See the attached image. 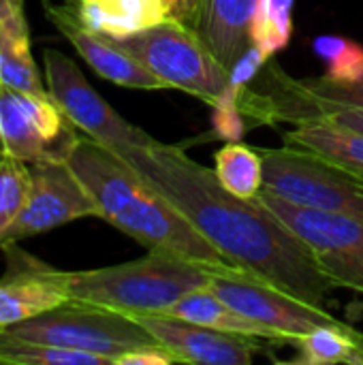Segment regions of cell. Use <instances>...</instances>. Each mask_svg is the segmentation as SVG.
I'll return each instance as SVG.
<instances>
[{
  "label": "cell",
  "mask_w": 363,
  "mask_h": 365,
  "mask_svg": "<svg viewBox=\"0 0 363 365\" xmlns=\"http://www.w3.org/2000/svg\"><path fill=\"white\" fill-rule=\"evenodd\" d=\"M30 192L17 218L0 233V248L17 244L19 240L34 237L68 225L79 218L98 216V210L73 173L66 160L30 163Z\"/></svg>",
  "instance_id": "7c38bea8"
},
{
  "label": "cell",
  "mask_w": 363,
  "mask_h": 365,
  "mask_svg": "<svg viewBox=\"0 0 363 365\" xmlns=\"http://www.w3.org/2000/svg\"><path fill=\"white\" fill-rule=\"evenodd\" d=\"M0 137L4 152L24 163L66 160L79 130L51 98L0 86Z\"/></svg>",
  "instance_id": "9c48e42d"
},
{
  "label": "cell",
  "mask_w": 363,
  "mask_h": 365,
  "mask_svg": "<svg viewBox=\"0 0 363 365\" xmlns=\"http://www.w3.org/2000/svg\"><path fill=\"white\" fill-rule=\"evenodd\" d=\"M295 0H257L250 21V43L267 58L282 51L293 32Z\"/></svg>",
  "instance_id": "cb8c5ba5"
},
{
  "label": "cell",
  "mask_w": 363,
  "mask_h": 365,
  "mask_svg": "<svg viewBox=\"0 0 363 365\" xmlns=\"http://www.w3.org/2000/svg\"><path fill=\"white\" fill-rule=\"evenodd\" d=\"M4 329L24 340L103 355L113 365L124 353L160 344L135 317L75 299Z\"/></svg>",
  "instance_id": "5b68a950"
},
{
  "label": "cell",
  "mask_w": 363,
  "mask_h": 365,
  "mask_svg": "<svg viewBox=\"0 0 363 365\" xmlns=\"http://www.w3.org/2000/svg\"><path fill=\"white\" fill-rule=\"evenodd\" d=\"M165 314L178 317V319H184V321H190V323H199V325H205V327H212V329H218V331H227V334L278 340V336L272 329H267L261 323H257V321L248 319L246 314L237 312L233 306L223 302L210 289L195 291V293L186 295L175 306H171Z\"/></svg>",
  "instance_id": "ac0fdd59"
},
{
  "label": "cell",
  "mask_w": 363,
  "mask_h": 365,
  "mask_svg": "<svg viewBox=\"0 0 363 365\" xmlns=\"http://www.w3.org/2000/svg\"><path fill=\"white\" fill-rule=\"evenodd\" d=\"M43 9L49 21L58 28V32L68 38V43L88 62V66L103 79L135 90H167V86L152 71H148L135 56L122 49L113 38L79 26L62 11L60 4L43 0Z\"/></svg>",
  "instance_id": "9a60e30c"
},
{
  "label": "cell",
  "mask_w": 363,
  "mask_h": 365,
  "mask_svg": "<svg viewBox=\"0 0 363 365\" xmlns=\"http://www.w3.org/2000/svg\"><path fill=\"white\" fill-rule=\"evenodd\" d=\"M257 0H201L190 26L216 60L231 71L250 43V21Z\"/></svg>",
  "instance_id": "e0dca14e"
},
{
  "label": "cell",
  "mask_w": 363,
  "mask_h": 365,
  "mask_svg": "<svg viewBox=\"0 0 363 365\" xmlns=\"http://www.w3.org/2000/svg\"><path fill=\"white\" fill-rule=\"evenodd\" d=\"M315 122L363 133V107H334V109H325V111H319V113L310 115L302 124H315Z\"/></svg>",
  "instance_id": "f1b7e54d"
},
{
  "label": "cell",
  "mask_w": 363,
  "mask_h": 365,
  "mask_svg": "<svg viewBox=\"0 0 363 365\" xmlns=\"http://www.w3.org/2000/svg\"><path fill=\"white\" fill-rule=\"evenodd\" d=\"M137 321L167 349L180 364L250 365L259 346L248 336L218 331L169 314L137 317Z\"/></svg>",
  "instance_id": "5bb4252c"
},
{
  "label": "cell",
  "mask_w": 363,
  "mask_h": 365,
  "mask_svg": "<svg viewBox=\"0 0 363 365\" xmlns=\"http://www.w3.org/2000/svg\"><path fill=\"white\" fill-rule=\"evenodd\" d=\"M0 86H2V83H0Z\"/></svg>",
  "instance_id": "836d02e7"
},
{
  "label": "cell",
  "mask_w": 363,
  "mask_h": 365,
  "mask_svg": "<svg viewBox=\"0 0 363 365\" xmlns=\"http://www.w3.org/2000/svg\"><path fill=\"white\" fill-rule=\"evenodd\" d=\"M282 139L285 145L312 152L363 175V133L315 122L297 124L293 130L282 133Z\"/></svg>",
  "instance_id": "d6986e66"
},
{
  "label": "cell",
  "mask_w": 363,
  "mask_h": 365,
  "mask_svg": "<svg viewBox=\"0 0 363 365\" xmlns=\"http://www.w3.org/2000/svg\"><path fill=\"white\" fill-rule=\"evenodd\" d=\"M45 81L51 98L60 105L66 118L79 133L105 145L107 150L122 154L133 148L154 143L139 126L124 120L83 77L79 66L58 49L43 51Z\"/></svg>",
  "instance_id": "ba28073f"
},
{
  "label": "cell",
  "mask_w": 363,
  "mask_h": 365,
  "mask_svg": "<svg viewBox=\"0 0 363 365\" xmlns=\"http://www.w3.org/2000/svg\"><path fill=\"white\" fill-rule=\"evenodd\" d=\"M178 2H180V6H178L175 17H180V19L190 24V19H193V15H195V11H197L201 0H178Z\"/></svg>",
  "instance_id": "4dcf8cb0"
},
{
  "label": "cell",
  "mask_w": 363,
  "mask_h": 365,
  "mask_svg": "<svg viewBox=\"0 0 363 365\" xmlns=\"http://www.w3.org/2000/svg\"><path fill=\"white\" fill-rule=\"evenodd\" d=\"M0 364L13 365H113L109 357L32 342L0 329Z\"/></svg>",
  "instance_id": "7402d4cb"
},
{
  "label": "cell",
  "mask_w": 363,
  "mask_h": 365,
  "mask_svg": "<svg viewBox=\"0 0 363 365\" xmlns=\"http://www.w3.org/2000/svg\"><path fill=\"white\" fill-rule=\"evenodd\" d=\"M210 291L237 312L272 329L278 340L295 342L321 325H342L329 310L261 282L237 267L214 269Z\"/></svg>",
  "instance_id": "30bf717a"
},
{
  "label": "cell",
  "mask_w": 363,
  "mask_h": 365,
  "mask_svg": "<svg viewBox=\"0 0 363 365\" xmlns=\"http://www.w3.org/2000/svg\"><path fill=\"white\" fill-rule=\"evenodd\" d=\"M6 272L0 278V329L49 312L71 299L68 272L56 269L15 244L2 246Z\"/></svg>",
  "instance_id": "4fadbf2b"
},
{
  "label": "cell",
  "mask_w": 363,
  "mask_h": 365,
  "mask_svg": "<svg viewBox=\"0 0 363 365\" xmlns=\"http://www.w3.org/2000/svg\"><path fill=\"white\" fill-rule=\"evenodd\" d=\"M257 197L302 240L334 287L363 293V222L295 205L270 190Z\"/></svg>",
  "instance_id": "52a82bcc"
},
{
  "label": "cell",
  "mask_w": 363,
  "mask_h": 365,
  "mask_svg": "<svg viewBox=\"0 0 363 365\" xmlns=\"http://www.w3.org/2000/svg\"><path fill=\"white\" fill-rule=\"evenodd\" d=\"M60 6L79 26L111 38L139 34L171 15L165 0H64Z\"/></svg>",
  "instance_id": "2e32d148"
},
{
  "label": "cell",
  "mask_w": 363,
  "mask_h": 365,
  "mask_svg": "<svg viewBox=\"0 0 363 365\" xmlns=\"http://www.w3.org/2000/svg\"><path fill=\"white\" fill-rule=\"evenodd\" d=\"M267 60H270V58H267L259 47L250 45V47L244 51V56L231 66V71H229V86L240 88V90L246 88L248 83L255 81V77L261 73V68L265 66Z\"/></svg>",
  "instance_id": "83f0119b"
},
{
  "label": "cell",
  "mask_w": 363,
  "mask_h": 365,
  "mask_svg": "<svg viewBox=\"0 0 363 365\" xmlns=\"http://www.w3.org/2000/svg\"><path fill=\"white\" fill-rule=\"evenodd\" d=\"M240 109L261 124H302L310 115L334 107H363V77L355 83H336L325 77L293 79L278 66L267 77V88L250 83L240 90Z\"/></svg>",
  "instance_id": "8fae6325"
},
{
  "label": "cell",
  "mask_w": 363,
  "mask_h": 365,
  "mask_svg": "<svg viewBox=\"0 0 363 365\" xmlns=\"http://www.w3.org/2000/svg\"><path fill=\"white\" fill-rule=\"evenodd\" d=\"M212 267L184 257L148 250L143 259L111 267L68 272L71 299L128 317L165 314L195 291L210 289Z\"/></svg>",
  "instance_id": "3957f363"
},
{
  "label": "cell",
  "mask_w": 363,
  "mask_h": 365,
  "mask_svg": "<svg viewBox=\"0 0 363 365\" xmlns=\"http://www.w3.org/2000/svg\"><path fill=\"white\" fill-rule=\"evenodd\" d=\"M122 156L237 269L327 310L336 289L302 240L261 201L231 195L214 169L154 141Z\"/></svg>",
  "instance_id": "6da1fadb"
},
{
  "label": "cell",
  "mask_w": 363,
  "mask_h": 365,
  "mask_svg": "<svg viewBox=\"0 0 363 365\" xmlns=\"http://www.w3.org/2000/svg\"><path fill=\"white\" fill-rule=\"evenodd\" d=\"M180 364L178 357L167 351L163 344L156 346H143L131 353H124L116 359V365H173Z\"/></svg>",
  "instance_id": "f546056e"
},
{
  "label": "cell",
  "mask_w": 363,
  "mask_h": 365,
  "mask_svg": "<svg viewBox=\"0 0 363 365\" xmlns=\"http://www.w3.org/2000/svg\"><path fill=\"white\" fill-rule=\"evenodd\" d=\"M30 192V167L24 160L0 158V233L17 218Z\"/></svg>",
  "instance_id": "484cf974"
},
{
  "label": "cell",
  "mask_w": 363,
  "mask_h": 365,
  "mask_svg": "<svg viewBox=\"0 0 363 365\" xmlns=\"http://www.w3.org/2000/svg\"><path fill=\"white\" fill-rule=\"evenodd\" d=\"M312 49L325 62V79L355 83L363 77V47L359 43L347 36L323 34L315 38Z\"/></svg>",
  "instance_id": "d4e9b609"
},
{
  "label": "cell",
  "mask_w": 363,
  "mask_h": 365,
  "mask_svg": "<svg viewBox=\"0 0 363 365\" xmlns=\"http://www.w3.org/2000/svg\"><path fill=\"white\" fill-rule=\"evenodd\" d=\"M68 167L90 192L98 218L154 252L184 257L212 269L231 265L135 167L90 137L75 141Z\"/></svg>",
  "instance_id": "7a4b0ae2"
},
{
  "label": "cell",
  "mask_w": 363,
  "mask_h": 365,
  "mask_svg": "<svg viewBox=\"0 0 363 365\" xmlns=\"http://www.w3.org/2000/svg\"><path fill=\"white\" fill-rule=\"evenodd\" d=\"M214 173L223 188L242 199H257L263 190L265 167L263 156L257 150L246 148L240 141L225 143L214 156Z\"/></svg>",
  "instance_id": "44dd1931"
},
{
  "label": "cell",
  "mask_w": 363,
  "mask_h": 365,
  "mask_svg": "<svg viewBox=\"0 0 363 365\" xmlns=\"http://www.w3.org/2000/svg\"><path fill=\"white\" fill-rule=\"evenodd\" d=\"M113 41L152 71L167 88L182 90L210 105L229 88V68L216 60L188 21L175 15H169L158 26L139 34Z\"/></svg>",
  "instance_id": "277c9868"
},
{
  "label": "cell",
  "mask_w": 363,
  "mask_h": 365,
  "mask_svg": "<svg viewBox=\"0 0 363 365\" xmlns=\"http://www.w3.org/2000/svg\"><path fill=\"white\" fill-rule=\"evenodd\" d=\"M270 190L295 205L363 222V175L300 148L261 150Z\"/></svg>",
  "instance_id": "8992f818"
},
{
  "label": "cell",
  "mask_w": 363,
  "mask_h": 365,
  "mask_svg": "<svg viewBox=\"0 0 363 365\" xmlns=\"http://www.w3.org/2000/svg\"><path fill=\"white\" fill-rule=\"evenodd\" d=\"M0 83L30 94H47L34 58L30 36H15L0 26Z\"/></svg>",
  "instance_id": "603a6c76"
},
{
  "label": "cell",
  "mask_w": 363,
  "mask_h": 365,
  "mask_svg": "<svg viewBox=\"0 0 363 365\" xmlns=\"http://www.w3.org/2000/svg\"><path fill=\"white\" fill-rule=\"evenodd\" d=\"M167 4H169V11H171V15H175L178 13V6H180V2L178 0H165Z\"/></svg>",
  "instance_id": "1f68e13d"
},
{
  "label": "cell",
  "mask_w": 363,
  "mask_h": 365,
  "mask_svg": "<svg viewBox=\"0 0 363 365\" xmlns=\"http://www.w3.org/2000/svg\"><path fill=\"white\" fill-rule=\"evenodd\" d=\"M6 152H4V143H2V137H0V158H4Z\"/></svg>",
  "instance_id": "d6a6232c"
},
{
  "label": "cell",
  "mask_w": 363,
  "mask_h": 365,
  "mask_svg": "<svg viewBox=\"0 0 363 365\" xmlns=\"http://www.w3.org/2000/svg\"><path fill=\"white\" fill-rule=\"evenodd\" d=\"M300 357L297 364H363L362 336L349 325H321L295 340Z\"/></svg>",
  "instance_id": "ffe728a7"
},
{
  "label": "cell",
  "mask_w": 363,
  "mask_h": 365,
  "mask_svg": "<svg viewBox=\"0 0 363 365\" xmlns=\"http://www.w3.org/2000/svg\"><path fill=\"white\" fill-rule=\"evenodd\" d=\"M240 88L229 86L218 101L212 105V128L216 133L218 139L233 143V141H242V137L246 135V115L240 109Z\"/></svg>",
  "instance_id": "4316f807"
}]
</instances>
